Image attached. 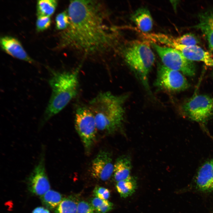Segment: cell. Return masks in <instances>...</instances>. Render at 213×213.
<instances>
[{
  "label": "cell",
  "mask_w": 213,
  "mask_h": 213,
  "mask_svg": "<svg viewBox=\"0 0 213 213\" xmlns=\"http://www.w3.org/2000/svg\"><path fill=\"white\" fill-rule=\"evenodd\" d=\"M67 11L70 23L60 33V47L68 48L85 56L111 49L115 36L113 28L106 23L107 14L101 3L71 1Z\"/></svg>",
  "instance_id": "1"
},
{
  "label": "cell",
  "mask_w": 213,
  "mask_h": 213,
  "mask_svg": "<svg viewBox=\"0 0 213 213\" xmlns=\"http://www.w3.org/2000/svg\"><path fill=\"white\" fill-rule=\"evenodd\" d=\"M128 97V95H117L106 92L100 93L91 101L88 107L94 116L97 129L111 134L121 127Z\"/></svg>",
  "instance_id": "2"
},
{
  "label": "cell",
  "mask_w": 213,
  "mask_h": 213,
  "mask_svg": "<svg viewBox=\"0 0 213 213\" xmlns=\"http://www.w3.org/2000/svg\"><path fill=\"white\" fill-rule=\"evenodd\" d=\"M79 68L71 72H54L49 83L51 94L41 122L42 126L62 111L76 95Z\"/></svg>",
  "instance_id": "3"
},
{
  "label": "cell",
  "mask_w": 213,
  "mask_h": 213,
  "mask_svg": "<svg viewBox=\"0 0 213 213\" xmlns=\"http://www.w3.org/2000/svg\"><path fill=\"white\" fill-rule=\"evenodd\" d=\"M122 52L127 64L145 89L151 93L149 76L155 58L149 45L143 42L133 41L124 47Z\"/></svg>",
  "instance_id": "4"
},
{
  "label": "cell",
  "mask_w": 213,
  "mask_h": 213,
  "mask_svg": "<svg viewBox=\"0 0 213 213\" xmlns=\"http://www.w3.org/2000/svg\"><path fill=\"white\" fill-rule=\"evenodd\" d=\"M151 45L166 67L178 71L183 75L194 76L196 67L192 61L186 58L179 51L172 48L159 46L154 43Z\"/></svg>",
  "instance_id": "5"
},
{
  "label": "cell",
  "mask_w": 213,
  "mask_h": 213,
  "mask_svg": "<svg viewBox=\"0 0 213 213\" xmlns=\"http://www.w3.org/2000/svg\"><path fill=\"white\" fill-rule=\"evenodd\" d=\"M75 125L85 149L89 150L95 140L97 128L94 115L88 107L77 109Z\"/></svg>",
  "instance_id": "6"
},
{
  "label": "cell",
  "mask_w": 213,
  "mask_h": 213,
  "mask_svg": "<svg viewBox=\"0 0 213 213\" xmlns=\"http://www.w3.org/2000/svg\"><path fill=\"white\" fill-rule=\"evenodd\" d=\"M152 41L165 44L181 52L188 59L191 61H201L206 65L213 66V56L210 52L203 50L197 45L184 46L178 44L172 37L160 33H154Z\"/></svg>",
  "instance_id": "7"
},
{
  "label": "cell",
  "mask_w": 213,
  "mask_h": 213,
  "mask_svg": "<svg viewBox=\"0 0 213 213\" xmlns=\"http://www.w3.org/2000/svg\"><path fill=\"white\" fill-rule=\"evenodd\" d=\"M183 112L191 119L204 122L213 114V98L205 95H196L181 106Z\"/></svg>",
  "instance_id": "8"
},
{
  "label": "cell",
  "mask_w": 213,
  "mask_h": 213,
  "mask_svg": "<svg viewBox=\"0 0 213 213\" xmlns=\"http://www.w3.org/2000/svg\"><path fill=\"white\" fill-rule=\"evenodd\" d=\"M156 86L170 92L183 91L189 87V84L181 72L169 69L162 64L158 66Z\"/></svg>",
  "instance_id": "9"
},
{
  "label": "cell",
  "mask_w": 213,
  "mask_h": 213,
  "mask_svg": "<svg viewBox=\"0 0 213 213\" xmlns=\"http://www.w3.org/2000/svg\"><path fill=\"white\" fill-rule=\"evenodd\" d=\"M45 154L43 147L38 162L27 180L29 191L40 196L49 190L50 188L45 167Z\"/></svg>",
  "instance_id": "10"
},
{
  "label": "cell",
  "mask_w": 213,
  "mask_h": 213,
  "mask_svg": "<svg viewBox=\"0 0 213 213\" xmlns=\"http://www.w3.org/2000/svg\"><path fill=\"white\" fill-rule=\"evenodd\" d=\"M114 164L111 154L108 151H100L93 160L90 169L92 176L99 180L105 181L113 175Z\"/></svg>",
  "instance_id": "11"
},
{
  "label": "cell",
  "mask_w": 213,
  "mask_h": 213,
  "mask_svg": "<svg viewBox=\"0 0 213 213\" xmlns=\"http://www.w3.org/2000/svg\"><path fill=\"white\" fill-rule=\"evenodd\" d=\"M0 44L3 49L11 56L30 63L35 62L27 54L17 39L9 36L2 37L0 39Z\"/></svg>",
  "instance_id": "12"
},
{
  "label": "cell",
  "mask_w": 213,
  "mask_h": 213,
  "mask_svg": "<svg viewBox=\"0 0 213 213\" xmlns=\"http://www.w3.org/2000/svg\"><path fill=\"white\" fill-rule=\"evenodd\" d=\"M199 19V23L194 27L201 31L210 50L213 52V9L200 14Z\"/></svg>",
  "instance_id": "13"
},
{
  "label": "cell",
  "mask_w": 213,
  "mask_h": 213,
  "mask_svg": "<svg viewBox=\"0 0 213 213\" xmlns=\"http://www.w3.org/2000/svg\"><path fill=\"white\" fill-rule=\"evenodd\" d=\"M213 162H208L200 168L198 173L196 183L198 188L201 191L213 190Z\"/></svg>",
  "instance_id": "14"
},
{
  "label": "cell",
  "mask_w": 213,
  "mask_h": 213,
  "mask_svg": "<svg viewBox=\"0 0 213 213\" xmlns=\"http://www.w3.org/2000/svg\"><path fill=\"white\" fill-rule=\"evenodd\" d=\"M114 168L113 175L116 182L130 178L132 168L130 157L123 155L119 157L114 164Z\"/></svg>",
  "instance_id": "15"
},
{
  "label": "cell",
  "mask_w": 213,
  "mask_h": 213,
  "mask_svg": "<svg viewBox=\"0 0 213 213\" xmlns=\"http://www.w3.org/2000/svg\"><path fill=\"white\" fill-rule=\"evenodd\" d=\"M130 19L143 32H148L152 29V17L149 11L146 8L138 9L131 15Z\"/></svg>",
  "instance_id": "16"
},
{
  "label": "cell",
  "mask_w": 213,
  "mask_h": 213,
  "mask_svg": "<svg viewBox=\"0 0 213 213\" xmlns=\"http://www.w3.org/2000/svg\"><path fill=\"white\" fill-rule=\"evenodd\" d=\"M137 187L136 180L132 176L126 180L117 182L116 185V189L121 197L124 198L133 194Z\"/></svg>",
  "instance_id": "17"
},
{
  "label": "cell",
  "mask_w": 213,
  "mask_h": 213,
  "mask_svg": "<svg viewBox=\"0 0 213 213\" xmlns=\"http://www.w3.org/2000/svg\"><path fill=\"white\" fill-rule=\"evenodd\" d=\"M63 198L59 192L49 190L40 196L42 204L48 209L54 210Z\"/></svg>",
  "instance_id": "18"
},
{
  "label": "cell",
  "mask_w": 213,
  "mask_h": 213,
  "mask_svg": "<svg viewBox=\"0 0 213 213\" xmlns=\"http://www.w3.org/2000/svg\"><path fill=\"white\" fill-rule=\"evenodd\" d=\"M78 202L76 198L72 196L63 198L54 210V213H77Z\"/></svg>",
  "instance_id": "19"
},
{
  "label": "cell",
  "mask_w": 213,
  "mask_h": 213,
  "mask_svg": "<svg viewBox=\"0 0 213 213\" xmlns=\"http://www.w3.org/2000/svg\"><path fill=\"white\" fill-rule=\"evenodd\" d=\"M57 4V1L55 0H38L37 3L38 17L51 15L55 11Z\"/></svg>",
  "instance_id": "20"
},
{
  "label": "cell",
  "mask_w": 213,
  "mask_h": 213,
  "mask_svg": "<svg viewBox=\"0 0 213 213\" xmlns=\"http://www.w3.org/2000/svg\"><path fill=\"white\" fill-rule=\"evenodd\" d=\"M90 203L97 213H106L113 208V204L108 200L95 197L91 199Z\"/></svg>",
  "instance_id": "21"
},
{
  "label": "cell",
  "mask_w": 213,
  "mask_h": 213,
  "mask_svg": "<svg viewBox=\"0 0 213 213\" xmlns=\"http://www.w3.org/2000/svg\"><path fill=\"white\" fill-rule=\"evenodd\" d=\"M172 40L176 43L184 46L196 45L199 41L193 34L188 33L177 38L172 37Z\"/></svg>",
  "instance_id": "22"
},
{
  "label": "cell",
  "mask_w": 213,
  "mask_h": 213,
  "mask_svg": "<svg viewBox=\"0 0 213 213\" xmlns=\"http://www.w3.org/2000/svg\"><path fill=\"white\" fill-rule=\"evenodd\" d=\"M56 26L57 29L63 30L67 29L70 23V20L67 11L58 14L56 18Z\"/></svg>",
  "instance_id": "23"
},
{
  "label": "cell",
  "mask_w": 213,
  "mask_h": 213,
  "mask_svg": "<svg viewBox=\"0 0 213 213\" xmlns=\"http://www.w3.org/2000/svg\"><path fill=\"white\" fill-rule=\"evenodd\" d=\"M50 16H42L38 17L36 22L37 30L42 31L48 28L51 24Z\"/></svg>",
  "instance_id": "24"
},
{
  "label": "cell",
  "mask_w": 213,
  "mask_h": 213,
  "mask_svg": "<svg viewBox=\"0 0 213 213\" xmlns=\"http://www.w3.org/2000/svg\"><path fill=\"white\" fill-rule=\"evenodd\" d=\"M95 210L91 204L84 201H79L77 208V213H95Z\"/></svg>",
  "instance_id": "25"
},
{
  "label": "cell",
  "mask_w": 213,
  "mask_h": 213,
  "mask_svg": "<svg viewBox=\"0 0 213 213\" xmlns=\"http://www.w3.org/2000/svg\"><path fill=\"white\" fill-rule=\"evenodd\" d=\"M93 195L96 197L104 200H107L109 197V191L105 188L96 186L93 191Z\"/></svg>",
  "instance_id": "26"
},
{
  "label": "cell",
  "mask_w": 213,
  "mask_h": 213,
  "mask_svg": "<svg viewBox=\"0 0 213 213\" xmlns=\"http://www.w3.org/2000/svg\"><path fill=\"white\" fill-rule=\"evenodd\" d=\"M32 213H50L49 210L42 207H38L35 209Z\"/></svg>",
  "instance_id": "27"
},
{
  "label": "cell",
  "mask_w": 213,
  "mask_h": 213,
  "mask_svg": "<svg viewBox=\"0 0 213 213\" xmlns=\"http://www.w3.org/2000/svg\"><path fill=\"white\" fill-rule=\"evenodd\" d=\"M212 165H213V162L212 163Z\"/></svg>",
  "instance_id": "28"
}]
</instances>
